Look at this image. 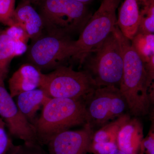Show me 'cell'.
<instances>
[{
  "label": "cell",
  "instance_id": "1",
  "mask_svg": "<svg viewBox=\"0 0 154 154\" xmlns=\"http://www.w3.org/2000/svg\"><path fill=\"white\" fill-rule=\"evenodd\" d=\"M116 30L123 56V71L119 89L132 115L141 116L149 113L152 105L148 94L144 63L134 49L131 40Z\"/></svg>",
  "mask_w": 154,
  "mask_h": 154
},
{
  "label": "cell",
  "instance_id": "2",
  "mask_svg": "<svg viewBox=\"0 0 154 154\" xmlns=\"http://www.w3.org/2000/svg\"><path fill=\"white\" fill-rule=\"evenodd\" d=\"M87 102L81 99L51 98L42 107L35 125L37 140L47 144L60 133L87 124Z\"/></svg>",
  "mask_w": 154,
  "mask_h": 154
},
{
  "label": "cell",
  "instance_id": "3",
  "mask_svg": "<svg viewBox=\"0 0 154 154\" xmlns=\"http://www.w3.org/2000/svg\"><path fill=\"white\" fill-rule=\"evenodd\" d=\"M116 26L104 40L88 52L81 64H84V70L90 75L97 88L114 86L119 88L123 56Z\"/></svg>",
  "mask_w": 154,
  "mask_h": 154
},
{
  "label": "cell",
  "instance_id": "4",
  "mask_svg": "<svg viewBox=\"0 0 154 154\" xmlns=\"http://www.w3.org/2000/svg\"><path fill=\"white\" fill-rule=\"evenodd\" d=\"M38 6L45 32L62 36L81 33L92 15L75 0H43Z\"/></svg>",
  "mask_w": 154,
  "mask_h": 154
},
{
  "label": "cell",
  "instance_id": "5",
  "mask_svg": "<svg viewBox=\"0 0 154 154\" xmlns=\"http://www.w3.org/2000/svg\"><path fill=\"white\" fill-rule=\"evenodd\" d=\"M39 88L51 98L81 99L88 102L97 87L88 72L62 65L43 74Z\"/></svg>",
  "mask_w": 154,
  "mask_h": 154
},
{
  "label": "cell",
  "instance_id": "6",
  "mask_svg": "<svg viewBox=\"0 0 154 154\" xmlns=\"http://www.w3.org/2000/svg\"><path fill=\"white\" fill-rule=\"evenodd\" d=\"M121 0H102L99 8L92 15L79 38L74 41L72 58L82 64L88 52L102 42L116 26V11Z\"/></svg>",
  "mask_w": 154,
  "mask_h": 154
},
{
  "label": "cell",
  "instance_id": "7",
  "mask_svg": "<svg viewBox=\"0 0 154 154\" xmlns=\"http://www.w3.org/2000/svg\"><path fill=\"white\" fill-rule=\"evenodd\" d=\"M74 41L70 36L44 32L28 47V60L41 71L54 70L72 57Z\"/></svg>",
  "mask_w": 154,
  "mask_h": 154
},
{
  "label": "cell",
  "instance_id": "8",
  "mask_svg": "<svg viewBox=\"0 0 154 154\" xmlns=\"http://www.w3.org/2000/svg\"><path fill=\"white\" fill-rule=\"evenodd\" d=\"M0 116L12 135L24 141L25 143H36L35 127L20 112L2 80H0Z\"/></svg>",
  "mask_w": 154,
  "mask_h": 154
},
{
  "label": "cell",
  "instance_id": "9",
  "mask_svg": "<svg viewBox=\"0 0 154 154\" xmlns=\"http://www.w3.org/2000/svg\"><path fill=\"white\" fill-rule=\"evenodd\" d=\"M79 130H66L56 135L48 143L50 154H87L94 131L88 124Z\"/></svg>",
  "mask_w": 154,
  "mask_h": 154
},
{
  "label": "cell",
  "instance_id": "10",
  "mask_svg": "<svg viewBox=\"0 0 154 154\" xmlns=\"http://www.w3.org/2000/svg\"><path fill=\"white\" fill-rule=\"evenodd\" d=\"M116 88L110 86L96 88L87 102V124L94 131L108 123L110 102Z\"/></svg>",
  "mask_w": 154,
  "mask_h": 154
},
{
  "label": "cell",
  "instance_id": "11",
  "mask_svg": "<svg viewBox=\"0 0 154 154\" xmlns=\"http://www.w3.org/2000/svg\"><path fill=\"white\" fill-rule=\"evenodd\" d=\"M43 74L30 63L22 65L9 80V93L11 96L14 98L24 92L40 88Z\"/></svg>",
  "mask_w": 154,
  "mask_h": 154
},
{
  "label": "cell",
  "instance_id": "12",
  "mask_svg": "<svg viewBox=\"0 0 154 154\" xmlns=\"http://www.w3.org/2000/svg\"><path fill=\"white\" fill-rule=\"evenodd\" d=\"M13 20L14 25L22 27L32 41L44 33V24L41 16L27 2L22 1L15 9Z\"/></svg>",
  "mask_w": 154,
  "mask_h": 154
},
{
  "label": "cell",
  "instance_id": "13",
  "mask_svg": "<svg viewBox=\"0 0 154 154\" xmlns=\"http://www.w3.org/2000/svg\"><path fill=\"white\" fill-rule=\"evenodd\" d=\"M143 126L139 119L130 118L121 128L116 139L118 149L127 154H142Z\"/></svg>",
  "mask_w": 154,
  "mask_h": 154
},
{
  "label": "cell",
  "instance_id": "14",
  "mask_svg": "<svg viewBox=\"0 0 154 154\" xmlns=\"http://www.w3.org/2000/svg\"><path fill=\"white\" fill-rule=\"evenodd\" d=\"M140 0H124L119 11L116 25L123 35L131 40L137 32L140 17Z\"/></svg>",
  "mask_w": 154,
  "mask_h": 154
},
{
  "label": "cell",
  "instance_id": "15",
  "mask_svg": "<svg viewBox=\"0 0 154 154\" xmlns=\"http://www.w3.org/2000/svg\"><path fill=\"white\" fill-rule=\"evenodd\" d=\"M16 97L19 110L31 123L38 110L51 99L40 88L24 92Z\"/></svg>",
  "mask_w": 154,
  "mask_h": 154
},
{
  "label": "cell",
  "instance_id": "16",
  "mask_svg": "<svg viewBox=\"0 0 154 154\" xmlns=\"http://www.w3.org/2000/svg\"><path fill=\"white\" fill-rule=\"evenodd\" d=\"M130 118L129 114L125 113L120 117L108 122L94 132L92 142L116 143L117 135L119 130Z\"/></svg>",
  "mask_w": 154,
  "mask_h": 154
},
{
  "label": "cell",
  "instance_id": "17",
  "mask_svg": "<svg viewBox=\"0 0 154 154\" xmlns=\"http://www.w3.org/2000/svg\"><path fill=\"white\" fill-rule=\"evenodd\" d=\"M16 57L14 40L5 30H0V80L5 81L11 61Z\"/></svg>",
  "mask_w": 154,
  "mask_h": 154
},
{
  "label": "cell",
  "instance_id": "18",
  "mask_svg": "<svg viewBox=\"0 0 154 154\" xmlns=\"http://www.w3.org/2000/svg\"><path fill=\"white\" fill-rule=\"evenodd\" d=\"M134 49L144 63L154 55V34L137 33L131 40Z\"/></svg>",
  "mask_w": 154,
  "mask_h": 154
},
{
  "label": "cell",
  "instance_id": "19",
  "mask_svg": "<svg viewBox=\"0 0 154 154\" xmlns=\"http://www.w3.org/2000/svg\"><path fill=\"white\" fill-rule=\"evenodd\" d=\"M140 22L137 33L154 34V0H140Z\"/></svg>",
  "mask_w": 154,
  "mask_h": 154
},
{
  "label": "cell",
  "instance_id": "20",
  "mask_svg": "<svg viewBox=\"0 0 154 154\" xmlns=\"http://www.w3.org/2000/svg\"><path fill=\"white\" fill-rule=\"evenodd\" d=\"M127 108L128 109L125 98L121 94L119 88H116L110 102L108 122L124 114Z\"/></svg>",
  "mask_w": 154,
  "mask_h": 154
},
{
  "label": "cell",
  "instance_id": "21",
  "mask_svg": "<svg viewBox=\"0 0 154 154\" xmlns=\"http://www.w3.org/2000/svg\"><path fill=\"white\" fill-rule=\"evenodd\" d=\"M15 3L16 0H0V23L8 27L14 25Z\"/></svg>",
  "mask_w": 154,
  "mask_h": 154
},
{
  "label": "cell",
  "instance_id": "22",
  "mask_svg": "<svg viewBox=\"0 0 154 154\" xmlns=\"http://www.w3.org/2000/svg\"><path fill=\"white\" fill-rule=\"evenodd\" d=\"M7 154H45L36 143H24L22 145H12Z\"/></svg>",
  "mask_w": 154,
  "mask_h": 154
},
{
  "label": "cell",
  "instance_id": "23",
  "mask_svg": "<svg viewBox=\"0 0 154 154\" xmlns=\"http://www.w3.org/2000/svg\"><path fill=\"white\" fill-rule=\"evenodd\" d=\"M116 149L118 147L115 143L91 142L88 152L94 154H109Z\"/></svg>",
  "mask_w": 154,
  "mask_h": 154
},
{
  "label": "cell",
  "instance_id": "24",
  "mask_svg": "<svg viewBox=\"0 0 154 154\" xmlns=\"http://www.w3.org/2000/svg\"><path fill=\"white\" fill-rule=\"evenodd\" d=\"M5 30L14 41L22 42L28 44L30 38L24 29L19 25H14L9 26Z\"/></svg>",
  "mask_w": 154,
  "mask_h": 154
},
{
  "label": "cell",
  "instance_id": "25",
  "mask_svg": "<svg viewBox=\"0 0 154 154\" xmlns=\"http://www.w3.org/2000/svg\"><path fill=\"white\" fill-rule=\"evenodd\" d=\"M5 125L4 122H0V154H7L13 144L6 132Z\"/></svg>",
  "mask_w": 154,
  "mask_h": 154
},
{
  "label": "cell",
  "instance_id": "26",
  "mask_svg": "<svg viewBox=\"0 0 154 154\" xmlns=\"http://www.w3.org/2000/svg\"><path fill=\"white\" fill-rule=\"evenodd\" d=\"M141 152L143 154H154V125L150 130L148 134L143 139L141 144Z\"/></svg>",
  "mask_w": 154,
  "mask_h": 154
},
{
  "label": "cell",
  "instance_id": "27",
  "mask_svg": "<svg viewBox=\"0 0 154 154\" xmlns=\"http://www.w3.org/2000/svg\"><path fill=\"white\" fill-rule=\"evenodd\" d=\"M144 66L146 73L147 85L149 89L154 84L153 81L154 79V55L152 57L147 63H144Z\"/></svg>",
  "mask_w": 154,
  "mask_h": 154
},
{
  "label": "cell",
  "instance_id": "28",
  "mask_svg": "<svg viewBox=\"0 0 154 154\" xmlns=\"http://www.w3.org/2000/svg\"><path fill=\"white\" fill-rule=\"evenodd\" d=\"M43 1V0H22L23 2H27L30 3L31 5L32 4H33V5L38 6Z\"/></svg>",
  "mask_w": 154,
  "mask_h": 154
},
{
  "label": "cell",
  "instance_id": "29",
  "mask_svg": "<svg viewBox=\"0 0 154 154\" xmlns=\"http://www.w3.org/2000/svg\"><path fill=\"white\" fill-rule=\"evenodd\" d=\"M109 154H127L125 153L124 152H122V151L120 150L119 149H116L111 152Z\"/></svg>",
  "mask_w": 154,
  "mask_h": 154
},
{
  "label": "cell",
  "instance_id": "30",
  "mask_svg": "<svg viewBox=\"0 0 154 154\" xmlns=\"http://www.w3.org/2000/svg\"><path fill=\"white\" fill-rule=\"evenodd\" d=\"M4 122V121H3V119H2V118H1V117H0V122Z\"/></svg>",
  "mask_w": 154,
  "mask_h": 154
}]
</instances>
